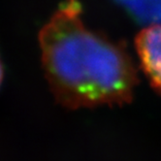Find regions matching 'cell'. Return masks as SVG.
Wrapping results in <instances>:
<instances>
[{
	"instance_id": "1",
	"label": "cell",
	"mask_w": 161,
	"mask_h": 161,
	"mask_svg": "<svg viewBox=\"0 0 161 161\" xmlns=\"http://www.w3.org/2000/svg\"><path fill=\"white\" fill-rule=\"evenodd\" d=\"M39 40L46 77L61 105H122L133 98L138 79L130 56L85 25L77 0H65Z\"/></svg>"
},
{
	"instance_id": "2",
	"label": "cell",
	"mask_w": 161,
	"mask_h": 161,
	"mask_svg": "<svg viewBox=\"0 0 161 161\" xmlns=\"http://www.w3.org/2000/svg\"><path fill=\"white\" fill-rule=\"evenodd\" d=\"M136 49L149 83L161 93V24L153 25L138 34Z\"/></svg>"
},
{
	"instance_id": "3",
	"label": "cell",
	"mask_w": 161,
	"mask_h": 161,
	"mask_svg": "<svg viewBox=\"0 0 161 161\" xmlns=\"http://www.w3.org/2000/svg\"><path fill=\"white\" fill-rule=\"evenodd\" d=\"M1 78H2V68H1V64H0V82H1Z\"/></svg>"
}]
</instances>
